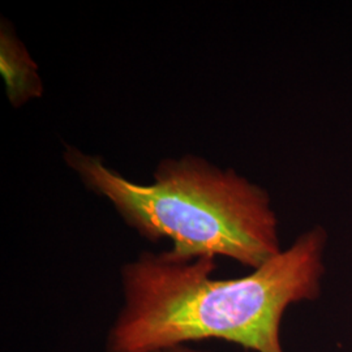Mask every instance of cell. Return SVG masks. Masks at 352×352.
I'll return each instance as SVG.
<instances>
[{
	"label": "cell",
	"mask_w": 352,
	"mask_h": 352,
	"mask_svg": "<svg viewBox=\"0 0 352 352\" xmlns=\"http://www.w3.org/2000/svg\"><path fill=\"white\" fill-rule=\"evenodd\" d=\"M327 232L315 226L250 274L212 277L215 258L182 261L141 253L122 269L123 304L107 352H151L226 340L253 352H285L280 322L291 305L314 302L325 276Z\"/></svg>",
	"instance_id": "1"
},
{
	"label": "cell",
	"mask_w": 352,
	"mask_h": 352,
	"mask_svg": "<svg viewBox=\"0 0 352 352\" xmlns=\"http://www.w3.org/2000/svg\"><path fill=\"white\" fill-rule=\"evenodd\" d=\"M0 72L6 82L7 96L14 107L39 98L43 87L38 75V65L25 46L16 37L12 28L1 23L0 32Z\"/></svg>",
	"instance_id": "3"
},
{
	"label": "cell",
	"mask_w": 352,
	"mask_h": 352,
	"mask_svg": "<svg viewBox=\"0 0 352 352\" xmlns=\"http://www.w3.org/2000/svg\"><path fill=\"white\" fill-rule=\"evenodd\" d=\"M151 352H209L202 351V350H196L189 347L188 344H179V346H173V347H166V349H161V350H155Z\"/></svg>",
	"instance_id": "4"
},
{
	"label": "cell",
	"mask_w": 352,
	"mask_h": 352,
	"mask_svg": "<svg viewBox=\"0 0 352 352\" xmlns=\"http://www.w3.org/2000/svg\"><path fill=\"white\" fill-rule=\"evenodd\" d=\"M64 158L141 236L170 240L175 260L221 256L254 270L283 251L267 190L234 170L186 155L164 160L151 184H139L72 146Z\"/></svg>",
	"instance_id": "2"
}]
</instances>
